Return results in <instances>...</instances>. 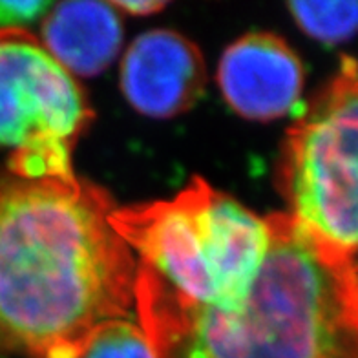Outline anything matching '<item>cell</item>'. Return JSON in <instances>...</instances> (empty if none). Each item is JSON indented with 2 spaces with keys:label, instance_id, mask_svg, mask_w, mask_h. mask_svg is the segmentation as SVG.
I'll list each match as a JSON object with an SVG mask.
<instances>
[{
  "label": "cell",
  "instance_id": "cell-6",
  "mask_svg": "<svg viewBox=\"0 0 358 358\" xmlns=\"http://www.w3.org/2000/svg\"><path fill=\"white\" fill-rule=\"evenodd\" d=\"M207 85L199 48L172 29H150L130 44L121 64L127 101L146 117L169 119L198 103Z\"/></svg>",
  "mask_w": 358,
  "mask_h": 358
},
{
  "label": "cell",
  "instance_id": "cell-11",
  "mask_svg": "<svg viewBox=\"0 0 358 358\" xmlns=\"http://www.w3.org/2000/svg\"><path fill=\"white\" fill-rule=\"evenodd\" d=\"M52 8L50 0H0V29H22Z\"/></svg>",
  "mask_w": 358,
  "mask_h": 358
},
{
  "label": "cell",
  "instance_id": "cell-4",
  "mask_svg": "<svg viewBox=\"0 0 358 358\" xmlns=\"http://www.w3.org/2000/svg\"><path fill=\"white\" fill-rule=\"evenodd\" d=\"M357 62L345 55L336 76L289 128L280 187L289 216L325 255L357 252Z\"/></svg>",
  "mask_w": 358,
  "mask_h": 358
},
{
  "label": "cell",
  "instance_id": "cell-8",
  "mask_svg": "<svg viewBox=\"0 0 358 358\" xmlns=\"http://www.w3.org/2000/svg\"><path fill=\"white\" fill-rule=\"evenodd\" d=\"M41 43L70 76L94 77L117 57L123 24L110 2H61L46 13Z\"/></svg>",
  "mask_w": 358,
  "mask_h": 358
},
{
  "label": "cell",
  "instance_id": "cell-5",
  "mask_svg": "<svg viewBox=\"0 0 358 358\" xmlns=\"http://www.w3.org/2000/svg\"><path fill=\"white\" fill-rule=\"evenodd\" d=\"M94 117L76 79L26 29H0V146L19 178L71 179V152Z\"/></svg>",
  "mask_w": 358,
  "mask_h": 358
},
{
  "label": "cell",
  "instance_id": "cell-7",
  "mask_svg": "<svg viewBox=\"0 0 358 358\" xmlns=\"http://www.w3.org/2000/svg\"><path fill=\"white\" fill-rule=\"evenodd\" d=\"M217 83L229 106L241 117L274 121L298 106L303 66L283 38L255 31L223 52Z\"/></svg>",
  "mask_w": 358,
  "mask_h": 358
},
{
  "label": "cell",
  "instance_id": "cell-3",
  "mask_svg": "<svg viewBox=\"0 0 358 358\" xmlns=\"http://www.w3.org/2000/svg\"><path fill=\"white\" fill-rule=\"evenodd\" d=\"M113 231L178 294L217 311H236L264 264V217L194 178L172 199L113 208Z\"/></svg>",
  "mask_w": 358,
  "mask_h": 358
},
{
  "label": "cell",
  "instance_id": "cell-2",
  "mask_svg": "<svg viewBox=\"0 0 358 358\" xmlns=\"http://www.w3.org/2000/svg\"><path fill=\"white\" fill-rule=\"evenodd\" d=\"M236 311L194 303L137 265L134 307L157 358H358L357 264L325 255L287 213Z\"/></svg>",
  "mask_w": 358,
  "mask_h": 358
},
{
  "label": "cell",
  "instance_id": "cell-1",
  "mask_svg": "<svg viewBox=\"0 0 358 358\" xmlns=\"http://www.w3.org/2000/svg\"><path fill=\"white\" fill-rule=\"evenodd\" d=\"M113 208L77 176L0 178V353L79 358L97 327L130 315L137 264Z\"/></svg>",
  "mask_w": 358,
  "mask_h": 358
},
{
  "label": "cell",
  "instance_id": "cell-10",
  "mask_svg": "<svg viewBox=\"0 0 358 358\" xmlns=\"http://www.w3.org/2000/svg\"><path fill=\"white\" fill-rule=\"evenodd\" d=\"M79 358H157V355L141 325L117 318L95 329Z\"/></svg>",
  "mask_w": 358,
  "mask_h": 358
},
{
  "label": "cell",
  "instance_id": "cell-9",
  "mask_svg": "<svg viewBox=\"0 0 358 358\" xmlns=\"http://www.w3.org/2000/svg\"><path fill=\"white\" fill-rule=\"evenodd\" d=\"M298 26L324 44H335L348 41L357 29V2H289Z\"/></svg>",
  "mask_w": 358,
  "mask_h": 358
},
{
  "label": "cell",
  "instance_id": "cell-12",
  "mask_svg": "<svg viewBox=\"0 0 358 358\" xmlns=\"http://www.w3.org/2000/svg\"><path fill=\"white\" fill-rule=\"evenodd\" d=\"M110 4L119 15L127 13L136 15V17L154 15L166 8V2L163 0H119V2H110Z\"/></svg>",
  "mask_w": 358,
  "mask_h": 358
}]
</instances>
